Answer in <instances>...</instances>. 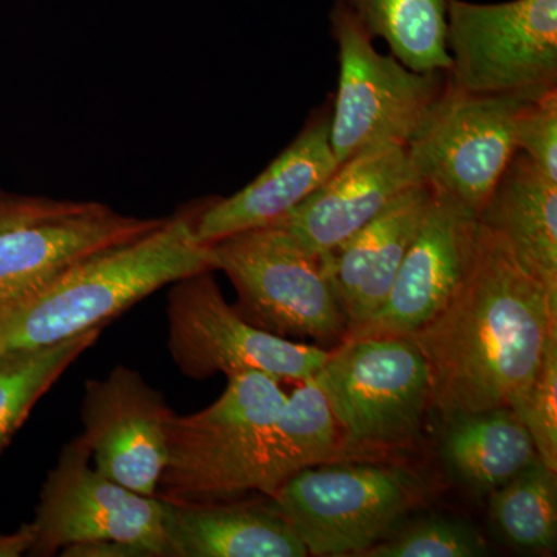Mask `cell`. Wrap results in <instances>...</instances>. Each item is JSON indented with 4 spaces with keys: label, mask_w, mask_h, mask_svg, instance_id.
I'll use <instances>...</instances> for the list:
<instances>
[{
    "label": "cell",
    "mask_w": 557,
    "mask_h": 557,
    "mask_svg": "<svg viewBox=\"0 0 557 557\" xmlns=\"http://www.w3.org/2000/svg\"><path fill=\"white\" fill-rule=\"evenodd\" d=\"M557 327V298L507 242L479 222L467 276L446 306L408 338L423 355L431 408L450 418L518 403Z\"/></svg>",
    "instance_id": "obj_1"
},
{
    "label": "cell",
    "mask_w": 557,
    "mask_h": 557,
    "mask_svg": "<svg viewBox=\"0 0 557 557\" xmlns=\"http://www.w3.org/2000/svg\"><path fill=\"white\" fill-rule=\"evenodd\" d=\"M199 209L168 218L159 230L76 263L30 295L0 307V354L73 338L180 278L215 271L196 236Z\"/></svg>",
    "instance_id": "obj_2"
},
{
    "label": "cell",
    "mask_w": 557,
    "mask_h": 557,
    "mask_svg": "<svg viewBox=\"0 0 557 557\" xmlns=\"http://www.w3.org/2000/svg\"><path fill=\"white\" fill-rule=\"evenodd\" d=\"M281 381L251 370L230 376L222 397L190 416L168 421V461L157 497L226 500L277 490L276 421L287 401Z\"/></svg>",
    "instance_id": "obj_3"
},
{
    "label": "cell",
    "mask_w": 557,
    "mask_h": 557,
    "mask_svg": "<svg viewBox=\"0 0 557 557\" xmlns=\"http://www.w3.org/2000/svg\"><path fill=\"white\" fill-rule=\"evenodd\" d=\"M428 494L412 469L358 460L302 469L270 498L310 556H362Z\"/></svg>",
    "instance_id": "obj_4"
},
{
    "label": "cell",
    "mask_w": 557,
    "mask_h": 557,
    "mask_svg": "<svg viewBox=\"0 0 557 557\" xmlns=\"http://www.w3.org/2000/svg\"><path fill=\"white\" fill-rule=\"evenodd\" d=\"M214 270L230 277L236 310L282 338L339 344L348 322L321 256L288 231L270 225L209 245Z\"/></svg>",
    "instance_id": "obj_5"
},
{
    "label": "cell",
    "mask_w": 557,
    "mask_h": 557,
    "mask_svg": "<svg viewBox=\"0 0 557 557\" xmlns=\"http://www.w3.org/2000/svg\"><path fill=\"white\" fill-rule=\"evenodd\" d=\"M311 379L364 460L413 442L431 408L428 364L408 336L346 338Z\"/></svg>",
    "instance_id": "obj_6"
},
{
    "label": "cell",
    "mask_w": 557,
    "mask_h": 557,
    "mask_svg": "<svg viewBox=\"0 0 557 557\" xmlns=\"http://www.w3.org/2000/svg\"><path fill=\"white\" fill-rule=\"evenodd\" d=\"M338 44V89L330 115V141L338 163L384 146H408L448 83V72H417L373 46L343 7L330 11Z\"/></svg>",
    "instance_id": "obj_7"
},
{
    "label": "cell",
    "mask_w": 557,
    "mask_h": 557,
    "mask_svg": "<svg viewBox=\"0 0 557 557\" xmlns=\"http://www.w3.org/2000/svg\"><path fill=\"white\" fill-rule=\"evenodd\" d=\"M527 101L519 95L472 94L448 75L445 90L406 146L418 180L437 199L479 218L518 150L516 119Z\"/></svg>",
    "instance_id": "obj_8"
},
{
    "label": "cell",
    "mask_w": 557,
    "mask_h": 557,
    "mask_svg": "<svg viewBox=\"0 0 557 557\" xmlns=\"http://www.w3.org/2000/svg\"><path fill=\"white\" fill-rule=\"evenodd\" d=\"M446 47L460 89L536 100L557 89V0H449Z\"/></svg>",
    "instance_id": "obj_9"
},
{
    "label": "cell",
    "mask_w": 557,
    "mask_h": 557,
    "mask_svg": "<svg viewBox=\"0 0 557 557\" xmlns=\"http://www.w3.org/2000/svg\"><path fill=\"white\" fill-rule=\"evenodd\" d=\"M168 350L183 375L207 380L267 373L277 381L309 380L329 350L255 327L230 306L212 271L174 282L168 293Z\"/></svg>",
    "instance_id": "obj_10"
},
{
    "label": "cell",
    "mask_w": 557,
    "mask_h": 557,
    "mask_svg": "<svg viewBox=\"0 0 557 557\" xmlns=\"http://www.w3.org/2000/svg\"><path fill=\"white\" fill-rule=\"evenodd\" d=\"M83 435L70 440L40 487L28 556L57 555L70 545L121 542L148 557L168 556L163 500L127 490L91 467Z\"/></svg>",
    "instance_id": "obj_11"
},
{
    "label": "cell",
    "mask_w": 557,
    "mask_h": 557,
    "mask_svg": "<svg viewBox=\"0 0 557 557\" xmlns=\"http://www.w3.org/2000/svg\"><path fill=\"white\" fill-rule=\"evenodd\" d=\"M166 399L137 370L119 366L84 388L81 421L95 468L106 478L157 496L168 461Z\"/></svg>",
    "instance_id": "obj_12"
},
{
    "label": "cell",
    "mask_w": 557,
    "mask_h": 557,
    "mask_svg": "<svg viewBox=\"0 0 557 557\" xmlns=\"http://www.w3.org/2000/svg\"><path fill=\"white\" fill-rule=\"evenodd\" d=\"M478 237V218L434 196L383 306L346 338L409 336L423 327L467 276Z\"/></svg>",
    "instance_id": "obj_13"
},
{
    "label": "cell",
    "mask_w": 557,
    "mask_h": 557,
    "mask_svg": "<svg viewBox=\"0 0 557 557\" xmlns=\"http://www.w3.org/2000/svg\"><path fill=\"white\" fill-rule=\"evenodd\" d=\"M168 218H135L87 201L78 211L0 234V307L49 284L76 263L137 240Z\"/></svg>",
    "instance_id": "obj_14"
},
{
    "label": "cell",
    "mask_w": 557,
    "mask_h": 557,
    "mask_svg": "<svg viewBox=\"0 0 557 557\" xmlns=\"http://www.w3.org/2000/svg\"><path fill=\"white\" fill-rule=\"evenodd\" d=\"M420 183L406 146L369 149L341 163L324 185L274 225L324 256Z\"/></svg>",
    "instance_id": "obj_15"
},
{
    "label": "cell",
    "mask_w": 557,
    "mask_h": 557,
    "mask_svg": "<svg viewBox=\"0 0 557 557\" xmlns=\"http://www.w3.org/2000/svg\"><path fill=\"white\" fill-rule=\"evenodd\" d=\"M330 115L327 106L319 109L249 185L199 208L194 225L197 239L211 245L242 231L274 225L324 185L339 166L330 141Z\"/></svg>",
    "instance_id": "obj_16"
},
{
    "label": "cell",
    "mask_w": 557,
    "mask_h": 557,
    "mask_svg": "<svg viewBox=\"0 0 557 557\" xmlns=\"http://www.w3.org/2000/svg\"><path fill=\"white\" fill-rule=\"evenodd\" d=\"M432 200L434 194L426 185L412 186L350 239L321 256L346 313L347 333L383 306Z\"/></svg>",
    "instance_id": "obj_17"
},
{
    "label": "cell",
    "mask_w": 557,
    "mask_h": 557,
    "mask_svg": "<svg viewBox=\"0 0 557 557\" xmlns=\"http://www.w3.org/2000/svg\"><path fill=\"white\" fill-rule=\"evenodd\" d=\"M163 500L170 557H307L287 519L263 502Z\"/></svg>",
    "instance_id": "obj_18"
},
{
    "label": "cell",
    "mask_w": 557,
    "mask_h": 557,
    "mask_svg": "<svg viewBox=\"0 0 557 557\" xmlns=\"http://www.w3.org/2000/svg\"><path fill=\"white\" fill-rule=\"evenodd\" d=\"M478 220L557 298V182L516 150Z\"/></svg>",
    "instance_id": "obj_19"
},
{
    "label": "cell",
    "mask_w": 557,
    "mask_h": 557,
    "mask_svg": "<svg viewBox=\"0 0 557 557\" xmlns=\"http://www.w3.org/2000/svg\"><path fill=\"white\" fill-rule=\"evenodd\" d=\"M440 456L449 474L475 496H490L537 458L533 440L508 408L445 421Z\"/></svg>",
    "instance_id": "obj_20"
},
{
    "label": "cell",
    "mask_w": 557,
    "mask_h": 557,
    "mask_svg": "<svg viewBox=\"0 0 557 557\" xmlns=\"http://www.w3.org/2000/svg\"><path fill=\"white\" fill-rule=\"evenodd\" d=\"M370 38L383 39L391 54L417 72H448L449 0H335Z\"/></svg>",
    "instance_id": "obj_21"
},
{
    "label": "cell",
    "mask_w": 557,
    "mask_h": 557,
    "mask_svg": "<svg viewBox=\"0 0 557 557\" xmlns=\"http://www.w3.org/2000/svg\"><path fill=\"white\" fill-rule=\"evenodd\" d=\"M276 431L277 487L302 469L364 460L348 446L324 392L313 379L300 381V386L287 397L277 417Z\"/></svg>",
    "instance_id": "obj_22"
},
{
    "label": "cell",
    "mask_w": 557,
    "mask_h": 557,
    "mask_svg": "<svg viewBox=\"0 0 557 557\" xmlns=\"http://www.w3.org/2000/svg\"><path fill=\"white\" fill-rule=\"evenodd\" d=\"M101 332L102 329H91L51 346L0 354V454L39 399L97 343Z\"/></svg>",
    "instance_id": "obj_23"
},
{
    "label": "cell",
    "mask_w": 557,
    "mask_h": 557,
    "mask_svg": "<svg viewBox=\"0 0 557 557\" xmlns=\"http://www.w3.org/2000/svg\"><path fill=\"white\" fill-rule=\"evenodd\" d=\"M556 471L534 458L491 496V520L502 537L525 552H553L557 541Z\"/></svg>",
    "instance_id": "obj_24"
},
{
    "label": "cell",
    "mask_w": 557,
    "mask_h": 557,
    "mask_svg": "<svg viewBox=\"0 0 557 557\" xmlns=\"http://www.w3.org/2000/svg\"><path fill=\"white\" fill-rule=\"evenodd\" d=\"M485 539L461 520L423 518L399 525L362 553L366 557H479L486 556Z\"/></svg>",
    "instance_id": "obj_25"
},
{
    "label": "cell",
    "mask_w": 557,
    "mask_h": 557,
    "mask_svg": "<svg viewBox=\"0 0 557 557\" xmlns=\"http://www.w3.org/2000/svg\"><path fill=\"white\" fill-rule=\"evenodd\" d=\"M511 410L533 440L539 460L557 472V327L548 333L541 364Z\"/></svg>",
    "instance_id": "obj_26"
},
{
    "label": "cell",
    "mask_w": 557,
    "mask_h": 557,
    "mask_svg": "<svg viewBox=\"0 0 557 557\" xmlns=\"http://www.w3.org/2000/svg\"><path fill=\"white\" fill-rule=\"evenodd\" d=\"M515 143L539 171L557 182V89L520 108Z\"/></svg>",
    "instance_id": "obj_27"
},
{
    "label": "cell",
    "mask_w": 557,
    "mask_h": 557,
    "mask_svg": "<svg viewBox=\"0 0 557 557\" xmlns=\"http://www.w3.org/2000/svg\"><path fill=\"white\" fill-rule=\"evenodd\" d=\"M87 201L57 200L42 196H24L0 188V234L5 231L38 222V220L58 218L78 211Z\"/></svg>",
    "instance_id": "obj_28"
},
{
    "label": "cell",
    "mask_w": 557,
    "mask_h": 557,
    "mask_svg": "<svg viewBox=\"0 0 557 557\" xmlns=\"http://www.w3.org/2000/svg\"><path fill=\"white\" fill-rule=\"evenodd\" d=\"M35 544V530L32 523H24L14 533H0V557L28 555Z\"/></svg>",
    "instance_id": "obj_29"
}]
</instances>
